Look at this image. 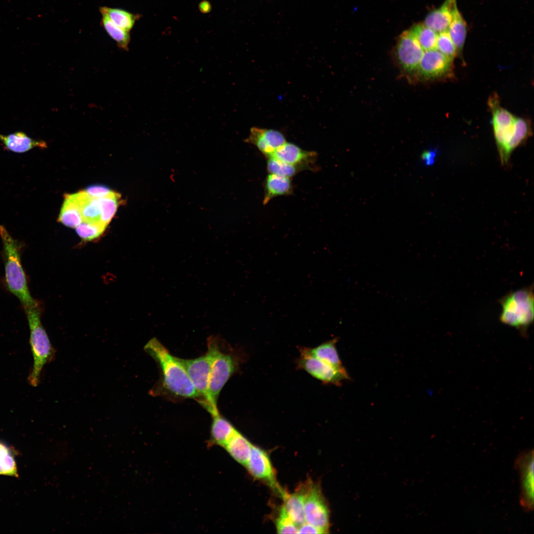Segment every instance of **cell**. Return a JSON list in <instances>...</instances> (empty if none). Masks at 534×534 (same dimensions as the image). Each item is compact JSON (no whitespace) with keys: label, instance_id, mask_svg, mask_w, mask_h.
<instances>
[{"label":"cell","instance_id":"cell-1","mask_svg":"<svg viewBox=\"0 0 534 534\" xmlns=\"http://www.w3.org/2000/svg\"><path fill=\"white\" fill-rule=\"evenodd\" d=\"M159 365L165 388L175 396L200 400V396L178 357L173 356L155 337L144 347Z\"/></svg>","mask_w":534,"mask_h":534},{"label":"cell","instance_id":"cell-2","mask_svg":"<svg viewBox=\"0 0 534 534\" xmlns=\"http://www.w3.org/2000/svg\"><path fill=\"white\" fill-rule=\"evenodd\" d=\"M0 236L2 244V255L6 288L19 300L23 308L33 306L38 302L30 294L27 276L21 263L24 243L14 238L2 225H0Z\"/></svg>","mask_w":534,"mask_h":534},{"label":"cell","instance_id":"cell-3","mask_svg":"<svg viewBox=\"0 0 534 534\" xmlns=\"http://www.w3.org/2000/svg\"><path fill=\"white\" fill-rule=\"evenodd\" d=\"M24 309L29 326L30 344L34 360L28 381L31 385L37 387L44 367L54 359L56 351L42 324L39 303Z\"/></svg>","mask_w":534,"mask_h":534},{"label":"cell","instance_id":"cell-4","mask_svg":"<svg viewBox=\"0 0 534 534\" xmlns=\"http://www.w3.org/2000/svg\"><path fill=\"white\" fill-rule=\"evenodd\" d=\"M499 302L502 311L499 320L526 333L534 318V286L532 284L502 297Z\"/></svg>","mask_w":534,"mask_h":534},{"label":"cell","instance_id":"cell-5","mask_svg":"<svg viewBox=\"0 0 534 534\" xmlns=\"http://www.w3.org/2000/svg\"><path fill=\"white\" fill-rule=\"evenodd\" d=\"M238 359L233 355L221 352L219 343L212 364L208 386V402L205 408L214 415L219 413L217 403L220 393L230 377L239 368Z\"/></svg>","mask_w":534,"mask_h":534},{"label":"cell","instance_id":"cell-6","mask_svg":"<svg viewBox=\"0 0 534 534\" xmlns=\"http://www.w3.org/2000/svg\"><path fill=\"white\" fill-rule=\"evenodd\" d=\"M219 340L218 336H211L209 337L208 351L203 356L193 359L178 358L200 396L199 402L205 408L208 402L209 379L214 353Z\"/></svg>","mask_w":534,"mask_h":534},{"label":"cell","instance_id":"cell-7","mask_svg":"<svg viewBox=\"0 0 534 534\" xmlns=\"http://www.w3.org/2000/svg\"><path fill=\"white\" fill-rule=\"evenodd\" d=\"M488 104L492 112L494 135L500 162L502 165H506L509 162L506 150L513 134L516 117L500 106L496 95L490 97Z\"/></svg>","mask_w":534,"mask_h":534},{"label":"cell","instance_id":"cell-8","mask_svg":"<svg viewBox=\"0 0 534 534\" xmlns=\"http://www.w3.org/2000/svg\"><path fill=\"white\" fill-rule=\"evenodd\" d=\"M300 356L296 361L297 368L304 370L324 384L340 386L350 377L344 366L336 367L310 355L306 347L299 349Z\"/></svg>","mask_w":534,"mask_h":534},{"label":"cell","instance_id":"cell-9","mask_svg":"<svg viewBox=\"0 0 534 534\" xmlns=\"http://www.w3.org/2000/svg\"><path fill=\"white\" fill-rule=\"evenodd\" d=\"M453 76V60L433 49L424 51L413 81L444 80Z\"/></svg>","mask_w":534,"mask_h":534},{"label":"cell","instance_id":"cell-10","mask_svg":"<svg viewBox=\"0 0 534 534\" xmlns=\"http://www.w3.org/2000/svg\"><path fill=\"white\" fill-rule=\"evenodd\" d=\"M306 522L328 533L330 526V511L320 488L309 483L306 486L304 501Z\"/></svg>","mask_w":534,"mask_h":534},{"label":"cell","instance_id":"cell-11","mask_svg":"<svg viewBox=\"0 0 534 534\" xmlns=\"http://www.w3.org/2000/svg\"><path fill=\"white\" fill-rule=\"evenodd\" d=\"M424 51L410 30L400 35L396 46V57L400 70L411 81H413Z\"/></svg>","mask_w":534,"mask_h":534},{"label":"cell","instance_id":"cell-12","mask_svg":"<svg viewBox=\"0 0 534 534\" xmlns=\"http://www.w3.org/2000/svg\"><path fill=\"white\" fill-rule=\"evenodd\" d=\"M515 468L520 479V503L523 510L531 512L534 509V450L527 449L521 452L516 457Z\"/></svg>","mask_w":534,"mask_h":534},{"label":"cell","instance_id":"cell-13","mask_svg":"<svg viewBox=\"0 0 534 534\" xmlns=\"http://www.w3.org/2000/svg\"><path fill=\"white\" fill-rule=\"evenodd\" d=\"M245 467L253 477L265 482L270 487L277 490L281 495L284 493V491L280 489L276 481L275 471L269 456L265 451L253 445Z\"/></svg>","mask_w":534,"mask_h":534},{"label":"cell","instance_id":"cell-14","mask_svg":"<svg viewBox=\"0 0 534 534\" xmlns=\"http://www.w3.org/2000/svg\"><path fill=\"white\" fill-rule=\"evenodd\" d=\"M245 142L255 145L263 155L269 158L286 141L284 135L278 131L254 127L250 129Z\"/></svg>","mask_w":534,"mask_h":534},{"label":"cell","instance_id":"cell-15","mask_svg":"<svg viewBox=\"0 0 534 534\" xmlns=\"http://www.w3.org/2000/svg\"><path fill=\"white\" fill-rule=\"evenodd\" d=\"M271 157L288 164L305 166L311 169L316 160V153L304 150L295 144L286 142Z\"/></svg>","mask_w":534,"mask_h":534},{"label":"cell","instance_id":"cell-16","mask_svg":"<svg viewBox=\"0 0 534 534\" xmlns=\"http://www.w3.org/2000/svg\"><path fill=\"white\" fill-rule=\"evenodd\" d=\"M0 141L6 149L17 153H25L36 147L44 148L47 147L44 141L34 139L22 132L7 135L0 134Z\"/></svg>","mask_w":534,"mask_h":534},{"label":"cell","instance_id":"cell-17","mask_svg":"<svg viewBox=\"0 0 534 534\" xmlns=\"http://www.w3.org/2000/svg\"><path fill=\"white\" fill-rule=\"evenodd\" d=\"M456 4V0H445L439 8L427 15L424 24L438 34L447 31Z\"/></svg>","mask_w":534,"mask_h":534},{"label":"cell","instance_id":"cell-18","mask_svg":"<svg viewBox=\"0 0 534 534\" xmlns=\"http://www.w3.org/2000/svg\"><path fill=\"white\" fill-rule=\"evenodd\" d=\"M70 195L79 208L83 222H101L97 198L90 196L85 190Z\"/></svg>","mask_w":534,"mask_h":534},{"label":"cell","instance_id":"cell-19","mask_svg":"<svg viewBox=\"0 0 534 534\" xmlns=\"http://www.w3.org/2000/svg\"><path fill=\"white\" fill-rule=\"evenodd\" d=\"M292 190L290 178L269 174L265 179L263 204H267L276 196L289 195L292 193Z\"/></svg>","mask_w":534,"mask_h":534},{"label":"cell","instance_id":"cell-20","mask_svg":"<svg viewBox=\"0 0 534 534\" xmlns=\"http://www.w3.org/2000/svg\"><path fill=\"white\" fill-rule=\"evenodd\" d=\"M306 487L294 493L288 494L285 492L282 495L284 500L286 512L298 527L306 522L304 513V501Z\"/></svg>","mask_w":534,"mask_h":534},{"label":"cell","instance_id":"cell-21","mask_svg":"<svg viewBox=\"0 0 534 534\" xmlns=\"http://www.w3.org/2000/svg\"><path fill=\"white\" fill-rule=\"evenodd\" d=\"M253 445L238 431L224 445L226 451L238 463L246 466Z\"/></svg>","mask_w":534,"mask_h":534},{"label":"cell","instance_id":"cell-22","mask_svg":"<svg viewBox=\"0 0 534 534\" xmlns=\"http://www.w3.org/2000/svg\"><path fill=\"white\" fill-rule=\"evenodd\" d=\"M212 417L213 422L211 428L212 443L224 447L237 430L219 413Z\"/></svg>","mask_w":534,"mask_h":534},{"label":"cell","instance_id":"cell-23","mask_svg":"<svg viewBox=\"0 0 534 534\" xmlns=\"http://www.w3.org/2000/svg\"><path fill=\"white\" fill-rule=\"evenodd\" d=\"M338 338H334L314 348L306 347L307 352L312 356L336 367L343 366L338 355L336 344Z\"/></svg>","mask_w":534,"mask_h":534},{"label":"cell","instance_id":"cell-24","mask_svg":"<svg viewBox=\"0 0 534 534\" xmlns=\"http://www.w3.org/2000/svg\"><path fill=\"white\" fill-rule=\"evenodd\" d=\"M456 47L457 55L461 53L467 35V24L458 9L457 4L454 7L451 21L447 30Z\"/></svg>","mask_w":534,"mask_h":534},{"label":"cell","instance_id":"cell-25","mask_svg":"<svg viewBox=\"0 0 534 534\" xmlns=\"http://www.w3.org/2000/svg\"><path fill=\"white\" fill-rule=\"evenodd\" d=\"M99 11L100 13L105 14L115 24L128 32L133 29L139 16L124 9L108 6L100 7Z\"/></svg>","mask_w":534,"mask_h":534},{"label":"cell","instance_id":"cell-26","mask_svg":"<svg viewBox=\"0 0 534 534\" xmlns=\"http://www.w3.org/2000/svg\"><path fill=\"white\" fill-rule=\"evenodd\" d=\"M58 221L71 228H76L83 221L79 208L70 194L65 197Z\"/></svg>","mask_w":534,"mask_h":534},{"label":"cell","instance_id":"cell-27","mask_svg":"<svg viewBox=\"0 0 534 534\" xmlns=\"http://www.w3.org/2000/svg\"><path fill=\"white\" fill-rule=\"evenodd\" d=\"M532 134L530 121L526 119L516 117L513 134L506 150V156L509 160L513 151Z\"/></svg>","mask_w":534,"mask_h":534},{"label":"cell","instance_id":"cell-28","mask_svg":"<svg viewBox=\"0 0 534 534\" xmlns=\"http://www.w3.org/2000/svg\"><path fill=\"white\" fill-rule=\"evenodd\" d=\"M101 14V24L109 37L122 49L127 50L131 41L130 32H128L115 24L108 17L103 13Z\"/></svg>","mask_w":534,"mask_h":534},{"label":"cell","instance_id":"cell-29","mask_svg":"<svg viewBox=\"0 0 534 534\" xmlns=\"http://www.w3.org/2000/svg\"><path fill=\"white\" fill-rule=\"evenodd\" d=\"M410 31L424 51L436 49L438 33L424 24L414 26Z\"/></svg>","mask_w":534,"mask_h":534},{"label":"cell","instance_id":"cell-30","mask_svg":"<svg viewBox=\"0 0 534 534\" xmlns=\"http://www.w3.org/2000/svg\"><path fill=\"white\" fill-rule=\"evenodd\" d=\"M267 168L269 174L291 178L302 170L310 169L305 166L294 165L283 162L274 157L267 158Z\"/></svg>","mask_w":534,"mask_h":534},{"label":"cell","instance_id":"cell-31","mask_svg":"<svg viewBox=\"0 0 534 534\" xmlns=\"http://www.w3.org/2000/svg\"><path fill=\"white\" fill-rule=\"evenodd\" d=\"M121 195L118 193L97 198L101 213V222L106 226L114 217L119 205Z\"/></svg>","mask_w":534,"mask_h":534},{"label":"cell","instance_id":"cell-32","mask_svg":"<svg viewBox=\"0 0 534 534\" xmlns=\"http://www.w3.org/2000/svg\"><path fill=\"white\" fill-rule=\"evenodd\" d=\"M0 475L18 477L17 469L12 449L0 442Z\"/></svg>","mask_w":534,"mask_h":534},{"label":"cell","instance_id":"cell-33","mask_svg":"<svg viewBox=\"0 0 534 534\" xmlns=\"http://www.w3.org/2000/svg\"><path fill=\"white\" fill-rule=\"evenodd\" d=\"M101 222H82L76 228V231L84 241H90L100 237L106 228Z\"/></svg>","mask_w":534,"mask_h":534},{"label":"cell","instance_id":"cell-34","mask_svg":"<svg viewBox=\"0 0 534 534\" xmlns=\"http://www.w3.org/2000/svg\"><path fill=\"white\" fill-rule=\"evenodd\" d=\"M436 49L452 60L457 55L456 47L447 31L438 34Z\"/></svg>","mask_w":534,"mask_h":534},{"label":"cell","instance_id":"cell-35","mask_svg":"<svg viewBox=\"0 0 534 534\" xmlns=\"http://www.w3.org/2000/svg\"><path fill=\"white\" fill-rule=\"evenodd\" d=\"M275 525L279 534H298V526L289 516L283 505L279 510Z\"/></svg>","mask_w":534,"mask_h":534},{"label":"cell","instance_id":"cell-36","mask_svg":"<svg viewBox=\"0 0 534 534\" xmlns=\"http://www.w3.org/2000/svg\"><path fill=\"white\" fill-rule=\"evenodd\" d=\"M85 191L90 196L98 198L112 195L116 193L108 187L101 184H93L88 186Z\"/></svg>","mask_w":534,"mask_h":534},{"label":"cell","instance_id":"cell-37","mask_svg":"<svg viewBox=\"0 0 534 534\" xmlns=\"http://www.w3.org/2000/svg\"><path fill=\"white\" fill-rule=\"evenodd\" d=\"M436 155V149H431L430 150L425 151L421 155V159L422 160L425 166H431L435 162Z\"/></svg>","mask_w":534,"mask_h":534},{"label":"cell","instance_id":"cell-38","mask_svg":"<svg viewBox=\"0 0 534 534\" xmlns=\"http://www.w3.org/2000/svg\"><path fill=\"white\" fill-rule=\"evenodd\" d=\"M298 534H324V533L318 528L305 522L299 527Z\"/></svg>","mask_w":534,"mask_h":534},{"label":"cell","instance_id":"cell-39","mask_svg":"<svg viewBox=\"0 0 534 534\" xmlns=\"http://www.w3.org/2000/svg\"><path fill=\"white\" fill-rule=\"evenodd\" d=\"M199 8L201 12L206 13L211 11V5L208 1L204 0L200 3Z\"/></svg>","mask_w":534,"mask_h":534}]
</instances>
